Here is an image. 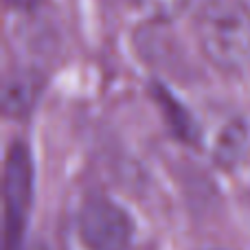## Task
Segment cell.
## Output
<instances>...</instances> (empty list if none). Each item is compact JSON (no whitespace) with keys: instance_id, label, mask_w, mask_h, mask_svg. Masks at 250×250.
Returning <instances> with one entry per match:
<instances>
[{"instance_id":"1","label":"cell","mask_w":250,"mask_h":250,"mask_svg":"<svg viewBox=\"0 0 250 250\" xmlns=\"http://www.w3.org/2000/svg\"><path fill=\"white\" fill-rule=\"evenodd\" d=\"M200 51L222 73H250V7L244 0H198Z\"/></svg>"},{"instance_id":"2","label":"cell","mask_w":250,"mask_h":250,"mask_svg":"<svg viewBox=\"0 0 250 250\" xmlns=\"http://www.w3.org/2000/svg\"><path fill=\"white\" fill-rule=\"evenodd\" d=\"M132 239L134 222L129 213L99 193L70 202L57 230L60 250H129Z\"/></svg>"},{"instance_id":"3","label":"cell","mask_w":250,"mask_h":250,"mask_svg":"<svg viewBox=\"0 0 250 250\" xmlns=\"http://www.w3.org/2000/svg\"><path fill=\"white\" fill-rule=\"evenodd\" d=\"M4 250H22L33 207V160L22 141L9 143L4 156Z\"/></svg>"},{"instance_id":"4","label":"cell","mask_w":250,"mask_h":250,"mask_svg":"<svg viewBox=\"0 0 250 250\" xmlns=\"http://www.w3.org/2000/svg\"><path fill=\"white\" fill-rule=\"evenodd\" d=\"M200 145L222 169H237L250 160V119L242 112L217 114L211 125H202Z\"/></svg>"},{"instance_id":"5","label":"cell","mask_w":250,"mask_h":250,"mask_svg":"<svg viewBox=\"0 0 250 250\" xmlns=\"http://www.w3.org/2000/svg\"><path fill=\"white\" fill-rule=\"evenodd\" d=\"M44 88V79L38 73L16 70L4 79L2 86V112L9 119H24L33 112Z\"/></svg>"},{"instance_id":"6","label":"cell","mask_w":250,"mask_h":250,"mask_svg":"<svg viewBox=\"0 0 250 250\" xmlns=\"http://www.w3.org/2000/svg\"><path fill=\"white\" fill-rule=\"evenodd\" d=\"M141 16L154 22H169L187 9L189 0H127Z\"/></svg>"},{"instance_id":"7","label":"cell","mask_w":250,"mask_h":250,"mask_svg":"<svg viewBox=\"0 0 250 250\" xmlns=\"http://www.w3.org/2000/svg\"><path fill=\"white\" fill-rule=\"evenodd\" d=\"M4 2L16 9H33L35 4H38V0H4Z\"/></svg>"}]
</instances>
